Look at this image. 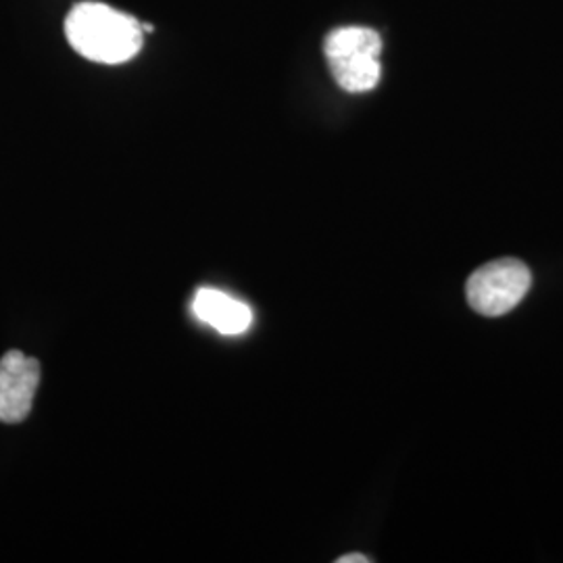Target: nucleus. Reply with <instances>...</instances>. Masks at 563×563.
<instances>
[{
  "label": "nucleus",
  "instance_id": "obj_1",
  "mask_svg": "<svg viewBox=\"0 0 563 563\" xmlns=\"http://www.w3.org/2000/svg\"><path fill=\"white\" fill-rule=\"evenodd\" d=\"M65 36L78 55L102 65L134 59L144 44L141 21L102 2L76 4L65 18Z\"/></svg>",
  "mask_w": 563,
  "mask_h": 563
},
{
  "label": "nucleus",
  "instance_id": "obj_2",
  "mask_svg": "<svg viewBox=\"0 0 563 563\" xmlns=\"http://www.w3.org/2000/svg\"><path fill=\"white\" fill-rule=\"evenodd\" d=\"M383 38L369 27H339L323 41V55L336 84L346 92L374 90L383 76Z\"/></svg>",
  "mask_w": 563,
  "mask_h": 563
},
{
  "label": "nucleus",
  "instance_id": "obj_3",
  "mask_svg": "<svg viewBox=\"0 0 563 563\" xmlns=\"http://www.w3.org/2000/svg\"><path fill=\"white\" fill-rule=\"evenodd\" d=\"M532 284L530 269L518 260H497L478 267L465 286L470 307L484 318H501L516 309Z\"/></svg>",
  "mask_w": 563,
  "mask_h": 563
},
{
  "label": "nucleus",
  "instance_id": "obj_4",
  "mask_svg": "<svg viewBox=\"0 0 563 563\" xmlns=\"http://www.w3.org/2000/svg\"><path fill=\"white\" fill-rule=\"evenodd\" d=\"M41 384V363L21 351H7L0 360V422H23Z\"/></svg>",
  "mask_w": 563,
  "mask_h": 563
},
{
  "label": "nucleus",
  "instance_id": "obj_5",
  "mask_svg": "<svg viewBox=\"0 0 563 563\" xmlns=\"http://www.w3.org/2000/svg\"><path fill=\"white\" fill-rule=\"evenodd\" d=\"M192 311L202 323L216 328L225 336H239L253 322L249 305L216 288H201L192 301Z\"/></svg>",
  "mask_w": 563,
  "mask_h": 563
},
{
  "label": "nucleus",
  "instance_id": "obj_6",
  "mask_svg": "<svg viewBox=\"0 0 563 563\" xmlns=\"http://www.w3.org/2000/svg\"><path fill=\"white\" fill-rule=\"evenodd\" d=\"M336 563H369V560L362 555V553H349V555H342L336 560Z\"/></svg>",
  "mask_w": 563,
  "mask_h": 563
},
{
  "label": "nucleus",
  "instance_id": "obj_7",
  "mask_svg": "<svg viewBox=\"0 0 563 563\" xmlns=\"http://www.w3.org/2000/svg\"><path fill=\"white\" fill-rule=\"evenodd\" d=\"M153 30H155L153 23H142V32H144V34H148V32H153Z\"/></svg>",
  "mask_w": 563,
  "mask_h": 563
}]
</instances>
